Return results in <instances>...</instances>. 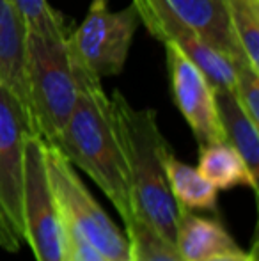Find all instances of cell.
Instances as JSON below:
<instances>
[{
  "label": "cell",
  "instance_id": "cell-1",
  "mask_svg": "<svg viewBox=\"0 0 259 261\" xmlns=\"http://www.w3.org/2000/svg\"><path fill=\"white\" fill-rule=\"evenodd\" d=\"M71 62L78 80V96L55 148L100 187L126 222L131 219L128 169L112 101L100 79L73 59Z\"/></svg>",
  "mask_w": 259,
  "mask_h": 261
},
{
  "label": "cell",
  "instance_id": "cell-2",
  "mask_svg": "<svg viewBox=\"0 0 259 261\" xmlns=\"http://www.w3.org/2000/svg\"><path fill=\"white\" fill-rule=\"evenodd\" d=\"M128 169L131 217L149 224L165 240H176L180 206L170 194L165 158L170 153L153 109H135L119 91L110 98Z\"/></svg>",
  "mask_w": 259,
  "mask_h": 261
},
{
  "label": "cell",
  "instance_id": "cell-3",
  "mask_svg": "<svg viewBox=\"0 0 259 261\" xmlns=\"http://www.w3.org/2000/svg\"><path fill=\"white\" fill-rule=\"evenodd\" d=\"M68 34V31L53 34L27 31V112L34 134L50 146H55L63 134L78 96Z\"/></svg>",
  "mask_w": 259,
  "mask_h": 261
},
{
  "label": "cell",
  "instance_id": "cell-4",
  "mask_svg": "<svg viewBox=\"0 0 259 261\" xmlns=\"http://www.w3.org/2000/svg\"><path fill=\"white\" fill-rule=\"evenodd\" d=\"M32 134L23 101L0 82V247L9 252L20 251L25 242L23 151Z\"/></svg>",
  "mask_w": 259,
  "mask_h": 261
},
{
  "label": "cell",
  "instance_id": "cell-5",
  "mask_svg": "<svg viewBox=\"0 0 259 261\" xmlns=\"http://www.w3.org/2000/svg\"><path fill=\"white\" fill-rule=\"evenodd\" d=\"M45 162L63 222L78 231L108 261H130L126 237L87 190L75 165L50 144H45Z\"/></svg>",
  "mask_w": 259,
  "mask_h": 261
},
{
  "label": "cell",
  "instance_id": "cell-6",
  "mask_svg": "<svg viewBox=\"0 0 259 261\" xmlns=\"http://www.w3.org/2000/svg\"><path fill=\"white\" fill-rule=\"evenodd\" d=\"M140 23L135 7L108 9L107 0H93L83 21L68 34L71 59L96 79L123 71Z\"/></svg>",
  "mask_w": 259,
  "mask_h": 261
},
{
  "label": "cell",
  "instance_id": "cell-7",
  "mask_svg": "<svg viewBox=\"0 0 259 261\" xmlns=\"http://www.w3.org/2000/svg\"><path fill=\"white\" fill-rule=\"evenodd\" d=\"M23 231L36 261H64V224L50 187L45 142L28 135L23 151Z\"/></svg>",
  "mask_w": 259,
  "mask_h": 261
},
{
  "label": "cell",
  "instance_id": "cell-8",
  "mask_svg": "<svg viewBox=\"0 0 259 261\" xmlns=\"http://www.w3.org/2000/svg\"><path fill=\"white\" fill-rule=\"evenodd\" d=\"M131 6L149 34L163 45L176 46L183 52L204 73L213 89H235L236 69L231 59L208 45L194 29L174 14L165 0H131Z\"/></svg>",
  "mask_w": 259,
  "mask_h": 261
},
{
  "label": "cell",
  "instance_id": "cell-9",
  "mask_svg": "<svg viewBox=\"0 0 259 261\" xmlns=\"http://www.w3.org/2000/svg\"><path fill=\"white\" fill-rule=\"evenodd\" d=\"M167 69L174 103L200 146L225 142L218 119L215 89L204 73L176 46L165 45Z\"/></svg>",
  "mask_w": 259,
  "mask_h": 261
},
{
  "label": "cell",
  "instance_id": "cell-10",
  "mask_svg": "<svg viewBox=\"0 0 259 261\" xmlns=\"http://www.w3.org/2000/svg\"><path fill=\"white\" fill-rule=\"evenodd\" d=\"M178 18L192 27L208 45L235 62L247 61L238 43L224 0H165Z\"/></svg>",
  "mask_w": 259,
  "mask_h": 261
},
{
  "label": "cell",
  "instance_id": "cell-11",
  "mask_svg": "<svg viewBox=\"0 0 259 261\" xmlns=\"http://www.w3.org/2000/svg\"><path fill=\"white\" fill-rule=\"evenodd\" d=\"M174 245L183 261H204L218 254L240 251L238 244L218 220L181 208Z\"/></svg>",
  "mask_w": 259,
  "mask_h": 261
},
{
  "label": "cell",
  "instance_id": "cell-12",
  "mask_svg": "<svg viewBox=\"0 0 259 261\" xmlns=\"http://www.w3.org/2000/svg\"><path fill=\"white\" fill-rule=\"evenodd\" d=\"M27 23L13 0H0V82H4L27 109L25 45Z\"/></svg>",
  "mask_w": 259,
  "mask_h": 261
},
{
  "label": "cell",
  "instance_id": "cell-13",
  "mask_svg": "<svg viewBox=\"0 0 259 261\" xmlns=\"http://www.w3.org/2000/svg\"><path fill=\"white\" fill-rule=\"evenodd\" d=\"M218 119L224 141L242 156L254 181L259 179V134L257 126L238 103L231 89H215Z\"/></svg>",
  "mask_w": 259,
  "mask_h": 261
},
{
  "label": "cell",
  "instance_id": "cell-14",
  "mask_svg": "<svg viewBox=\"0 0 259 261\" xmlns=\"http://www.w3.org/2000/svg\"><path fill=\"white\" fill-rule=\"evenodd\" d=\"M197 171L217 190H227L242 185L257 190V181H254L250 176L245 162L227 142L200 146Z\"/></svg>",
  "mask_w": 259,
  "mask_h": 261
},
{
  "label": "cell",
  "instance_id": "cell-15",
  "mask_svg": "<svg viewBox=\"0 0 259 261\" xmlns=\"http://www.w3.org/2000/svg\"><path fill=\"white\" fill-rule=\"evenodd\" d=\"M165 176L170 194L181 210H215L217 189L195 167L178 160L172 151L165 158Z\"/></svg>",
  "mask_w": 259,
  "mask_h": 261
},
{
  "label": "cell",
  "instance_id": "cell-16",
  "mask_svg": "<svg viewBox=\"0 0 259 261\" xmlns=\"http://www.w3.org/2000/svg\"><path fill=\"white\" fill-rule=\"evenodd\" d=\"M125 227L130 261H183L176 245L156 233L149 224L131 217Z\"/></svg>",
  "mask_w": 259,
  "mask_h": 261
},
{
  "label": "cell",
  "instance_id": "cell-17",
  "mask_svg": "<svg viewBox=\"0 0 259 261\" xmlns=\"http://www.w3.org/2000/svg\"><path fill=\"white\" fill-rule=\"evenodd\" d=\"M224 4L247 61L259 71V0H224Z\"/></svg>",
  "mask_w": 259,
  "mask_h": 261
},
{
  "label": "cell",
  "instance_id": "cell-18",
  "mask_svg": "<svg viewBox=\"0 0 259 261\" xmlns=\"http://www.w3.org/2000/svg\"><path fill=\"white\" fill-rule=\"evenodd\" d=\"M16 9L23 16L28 31L53 34V32L68 31L64 18L48 4V0H13Z\"/></svg>",
  "mask_w": 259,
  "mask_h": 261
},
{
  "label": "cell",
  "instance_id": "cell-19",
  "mask_svg": "<svg viewBox=\"0 0 259 261\" xmlns=\"http://www.w3.org/2000/svg\"><path fill=\"white\" fill-rule=\"evenodd\" d=\"M235 69L236 84L233 93L247 116L259 124V71L249 64V61L235 62Z\"/></svg>",
  "mask_w": 259,
  "mask_h": 261
},
{
  "label": "cell",
  "instance_id": "cell-20",
  "mask_svg": "<svg viewBox=\"0 0 259 261\" xmlns=\"http://www.w3.org/2000/svg\"><path fill=\"white\" fill-rule=\"evenodd\" d=\"M64 224V261H108L71 226Z\"/></svg>",
  "mask_w": 259,
  "mask_h": 261
},
{
  "label": "cell",
  "instance_id": "cell-21",
  "mask_svg": "<svg viewBox=\"0 0 259 261\" xmlns=\"http://www.w3.org/2000/svg\"><path fill=\"white\" fill-rule=\"evenodd\" d=\"M204 261H257L256 259V247H254L250 252H243L242 249H240V251L225 252V254L213 256V258L204 259Z\"/></svg>",
  "mask_w": 259,
  "mask_h": 261
}]
</instances>
